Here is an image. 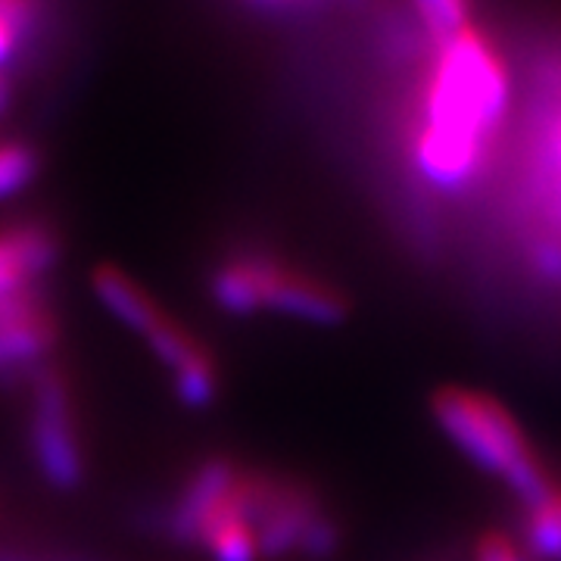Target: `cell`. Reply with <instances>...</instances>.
<instances>
[{"label": "cell", "instance_id": "cell-19", "mask_svg": "<svg viewBox=\"0 0 561 561\" xmlns=\"http://www.w3.org/2000/svg\"><path fill=\"white\" fill-rule=\"evenodd\" d=\"M20 38L22 35L13 28V22L7 20V16H3V10H0V66L16 54V44H20Z\"/></svg>", "mask_w": 561, "mask_h": 561}, {"label": "cell", "instance_id": "cell-18", "mask_svg": "<svg viewBox=\"0 0 561 561\" xmlns=\"http://www.w3.org/2000/svg\"><path fill=\"white\" fill-rule=\"evenodd\" d=\"M478 561H524L522 552L508 542V537L502 534H486L478 542Z\"/></svg>", "mask_w": 561, "mask_h": 561}, {"label": "cell", "instance_id": "cell-5", "mask_svg": "<svg viewBox=\"0 0 561 561\" xmlns=\"http://www.w3.org/2000/svg\"><path fill=\"white\" fill-rule=\"evenodd\" d=\"M60 262V241L41 221L0 228V312L38 294Z\"/></svg>", "mask_w": 561, "mask_h": 561}, {"label": "cell", "instance_id": "cell-24", "mask_svg": "<svg viewBox=\"0 0 561 561\" xmlns=\"http://www.w3.org/2000/svg\"><path fill=\"white\" fill-rule=\"evenodd\" d=\"M559 561H561V556H559Z\"/></svg>", "mask_w": 561, "mask_h": 561}, {"label": "cell", "instance_id": "cell-3", "mask_svg": "<svg viewBox=\"0 0 561 561\" xmlns=\"http://www.w3.org/2000/svg\"><path fill=\"white\" fill-rule=\"evenodd\" d=\"M28 443L35 468L54 490H79L84 481V449L76 427L72 393L60 371L44 368L32 381V419Z\"/></svg>", "mask_w": 561, "mask_h": 561}, {"label": "cell", "instance_id": "cell-17", "mask_svg": "<svg viewBox=\"0 0 561 561\" xmlns=\"http://www.w3.org/2000/svg\"><path fill=\"white\" fill-rule=\"evenodd\" d=\"M0 561H101V559H94V556H76V552H41V549L0 546Z\"/></svg>", "mask_w": 561, "mask_h": 561}, {"label": "cell", "instance_id": "cell-15", "mask_svg": "<svg viewBox=\"0 0 561 561\" xmlns=\"http://www.w3.org/2000/svg\"><path fill=\"white\" fill-rule=\"evenodd\" d=\"M527 542L530 549L546 561H559L561 556V522L542 505L537 512H530L527 522Z\"/></svg>", "mask_w": 561, "mask_h": 561}, {"label": "cell", "instance_id": "cell-11", "mask_svg": "<svg viewBox=\"0 0 561 561\" xmlns=\"http://www.w3.org/2000/svg\"><path fill=\"white\" fill-rule=\"evenodd\" d=\"M172 387H175V397L187 409H206V405H213L216 393H219V375H216L213 356L187 362V365H181L179 371H172Z\"/></svg>", "mask_w": 561, "mask_h": 561}, {"label": "cell", "instance_id": "cell-21", "mask_svg": "<svg viewBox=\"0 0 561 561\" xmlns=\"http://www.w3.org/2000/svg\"><path fill=\"white\" fill-rule=\"evenodd\" d=\"M7 98H10V88H7V81L0 79V110L7 106Z\"/></svg>", "mask_w": 561, "mask_h": 561}, {"label": "cell", "instance_id": "cell-20", "mask_svg": "<svg viewBox=\"0 0 561 561\" xmlns=\"http://www.w3.org/2000/svg\"><path fill=\"white\" fill-rule=\"evenodd\" d=\"M546 508H549V512H552V515L561 522V493H552V500L546 502Z\"/></svg>", "mask_w": 561, "mask_h": 561}, {"label": "cell", "instance_id": "cell-9", "mask_svg": "<svg viewBox=\"0 0 561 561\" xmlns=\"http://www.w3.org/2000/svg\"><path fill=\"white\" fill-rule=\"evenodd\" d=\"M209 294L231 316H253V312H262L260 287H256V280H253V275H250V268H247V262L241 256L221 262L219 268L213 272Z\"/></svg>", "mask_w": 561, "mask_h": 561}, {"label": "cell", "instance_id": "cell-14", "mask_svg": "<svg viewBox=\"0 0 561 561\" xmlns=\"http://www.w3.org/2000/svg\"><path fill=\"white\" fill-rule=\"evenodd\" d=\"M412 3L419 10L424 28L431 32V38L437 44H446L471 25L468 22V0H412Z\"/></svg>", "mask_w": 561, "mask_h": 561}, {"label": "cell", "instance_id": "cell-10", "mask_svg": "<svg viewBox=\"0 0 561 561\" xmlns=\"http://www.w3.org/2000/svg\"><path fill=\"white\" fill-rule=\"evenodd\" d=\"M147 341V346L153 350V356L169 368V371H179L181 365H187V362H197L203 359V356H209L206 353V346H203L181 321L175 319H165L144 337Z\"/></svg>", "mask_w": 561, "mask_h": 561}, {"label": "cell", "instance_id": "cell-16", "mask_svg": "<svg viewBox=\"0 0 561 561\" xmlns=\"http://www.w3.org/2000/svg\"><path fill=\"white\" fill-rule=\"evenodd\" d=\"M337 546H341V527L331 522L328 515H316L306 527V534H302L300 552L309 556V559H328V556L337 552Z\"/></svg>", "mask_w": 561, "mask_h": 561}, {"label": "cell", "instance_id": "cell-1", "mask_svg": "<svg viewBox=\"0 0 561 561\" xmlns=\"http://www.w3.org/2000/svg\"><path fill=\"white\" fill-rule=\"evenodd\" d=\"M505 66L474 25L440 44L415 144L421 175L446 191L468 184L481 162L483 140L505 113Z\"/></svg>", "mask_w": 561, "mask_h": 561}, {"label": "cell", "instance_id": "cell-12", "mask_svg": "<svg viewBox=\"0 0 561 561\" xmlns=\"http://www.w3.org/2000/svg\"><path fill=\"white\" fill-rule=\"evenodd\" d=\"M502 481L508 483V490H512L530 512L542 508L546 502L552 500V493H556V490L549 486V478H546V471L540 468V461H537L534 453L524 456V459L512 461V465L502 471Z\"/></svg>", "mask_w": 561, "mask_h": 561}, {"label": "cell", "instance_id": "cell-23", "mask_svg": "<svg viewBox=\"0 0 561 561\" xmlns=\"http://www.w3.org/2000/svg\"><path fill=\"white\" fill-rule=\"evenodd\" d=\"M559 165H561V128H559Z\"/></svg>", "mask_w": 561, "mask_h": 561}, {"label": "cell", "instance_id": "cell-8", "mask_svg": "<svg viewBox=\"0 0 561 561\" xmlns=\"http://www.w3.org/2000/svg\"><path fill=\"white\" fill-rule=\"evenodd\" d=\"M91 290L101 300L103 309L119 324H125L128 331H135L138 337H147L169 316L160 302L140 287L138 280L125 275L116 265H101L91 275Z\"/></svg>", "mask_w": 561, "mask_h": 561}, {"label": "cell", "instance_id": "cell-6", "mask_svg": "<svg viewBox=\"0 0 561 561\" xmlns=\"http://www.w3.org/2000/svg\"><path fill=\"white\" fill-rule=\"evenodd\" d=\"M57 319L44 290L0 312V375L35 368L57 343Z\"/></svg>", "mask_w": 561, "mask_h": 561}, {"label": "cell", "instance_id": "cell-13", "mask_svg": "<svg viewBox=\"0 0 561 561\" xmlns=\"http://www.w3.org/2000/svg\"><path fill=\"white\" fill-rule=\"evenodd\" d=\"M38 153L28 144H20V140L0 144V201L28 187L38 175Z\"/></svg>", "mask_w": 561, "mask_h": 561}, {"label": "cell", "instance_id": "cell-7", "mask_svg": "<svg viewBox=\"0 0 561 561\" xmlns=\"http://www.w3.org/2000/svg\"><path fill=\"white\" fill-rule=\"evenodd\" d=\"M241 471L228 459H206L181 486L179 500L169 508V534L181 546H197L206 518L228 500Z\"/></svg>", "mask_w": 561, "mask_h": 561}, {"label": "cell", "instance_id": "cell-2", "mask_svg": "<svg viewBox=\"0 0 561 561\" xmlns=\"http://www.w3.org/2000/svg\"><path fill=\"white\" fill-rule=\"evenodd\" d=\"M431 409L443 434L490 474H502L512 461L530 456L518 421L490 397L443 387L440 393H434Z\"/></svg>", "mask_w": 561, "mask_h": 561}, {"label": "cell", "instance_id": "cell-22", "mask_svg": "<svg viewBox=\"0 0 561 561\" xmlns=\"http://www.w3.org/2000/svg\"><path fill=\"white\" fill-rule=\"evenodd\" d=\"M253 3H262V7H287L294 0H253Z\"/></svg>", "mask_w": 561, "mask_h": 561}, {"label": "cell", "instance_id": "cell-4", "mask_svg": "<svg viewBox=\"0 0 561 561\" xmlns=\"http://www.w3.org/2000/svg\"><path fill=\"white\" fill-rule=\"evenodd\" d=\"M241 260L247 262L250 275L260 287L262 309L312 321V324H337L346 319V300L337 290L324 287L321 280L290 272L280 262L265 260L256 253H247Z\"/></svg>", "mask_w": 561, "mask_h": 561}]
</instances>
